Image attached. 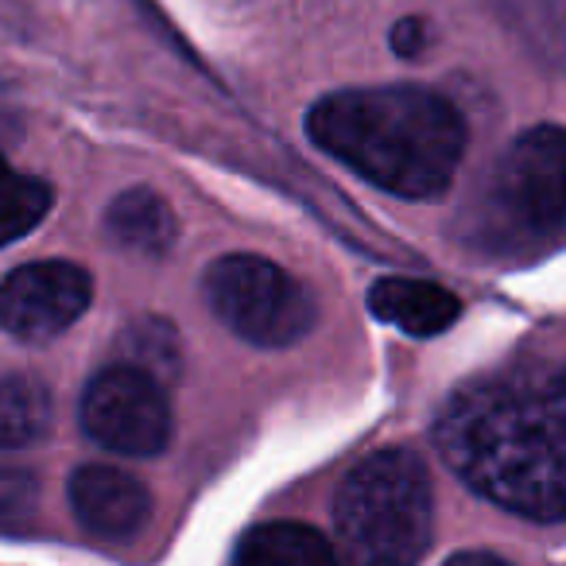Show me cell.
Instances as JSON below:
<instances>
[{"mask_svg": "<svg viewBox=\"0 0 566 566\" xmlns=\"http://www.w3.org/2000/svg\"><path fill=\"white\" fill-rule=\"evenodd\" d=\"M94 300V280L71 260H35L4 280L0 318L20 342H51L71 331Z\"/></svg>", "mask_w": 566, "mask_h": 566, "instance_id": "cell-7", "label": "cell"}, {"mask_svg": "<svg viewBox=\"0 0 566 566\" xmlns=\"http://www.w3.org/2000/svg\"><path fill=\"white\" fill-rule=\"evenodd\" d=\"M442 462L485 501L566 520V396L527 377L462 385L434 419Z\"/></svg>", "mask_w": 566, "mask_h": 566, "instance_id": "cell-1", "label": "cell"}, {"mask_svg": "<svg viewBox=\"0 0 566 566\" xmlns=\"http://www.w3.org/2000/svg\"><path fill=\"white\" fill-rule=\"evenodd\" d=\"M342 551L331 547V539L307 524H260L237 543L233 566H346Z\"/></svg>", "mask_w": 566, "mask_h": 566, "instance_id": "cell-11", "label": "cell"}, {"mask_svg": "<svg viewBox=\"0 0 566 566\" xmlns=\"http://www.w3.org/2000/svg\"><path fill=\"white\" fill-rule=\"evenodd\" d=\"M462 237L489 260H532L566 241V128L535 125L501 151L481 182Z\"/></svg>", "mask_w": 566, "mask_h": 566, "instance_id": "cell-3", "label": "cell"}, {"mask_svg": "<svg viewBox=\"0 0 566 566\" xmlns=\"http://www.w3.org/2000/svg\"><path fill=\"white\" fill-rule=\"evenodd\" d=\"M431 478L411 450H380L357 462L334 501V532L346 566H416L431 543Z\"/></svg>", "mask_w": 566, "mask_h": 566, "instance_id": "cell-4", "label": "cell"}, {"mask_svg": "<svg viewBox=\"0 0 566 566\" xmlns=\"http://www.w3.org/2000/svg\"><path fill=\"white\" fill-rule=\"evenodd\" d=\"M423 48H427V28H423V20H400V24L392 28V51H396V55L416 59Z\"/></svg>", "mask_w": 566, "mask_h": 566, "instance_id": "cell-15", "label": "cell"}, {"mask_svg": "<svg viewBox=\"0 0 566 566\" xmlns=\"http://www.w3.org/2000/svg\"><path fill=\"white\" fill-rule=\"evenodd\" d=\"M51 202H55V190L48 187L35 175H12L9 179V206H4V241H20L28 237L43 218H48Z\"/></svg>", "mask_w": 566, "mask_h": 566, "instance_id": "cell-14", "label": "cell"}, {"mask_svg": "<svg viewBox=\"0 0 566 566\" xmlns=\"http://www.w3.org/2000/svg\"><path fill=\"white\" fill-rule=\"evenodd\" d=\"M71 509L78 524L105 539H128L151 516V496L136 478L113 465H82L71 478Z\"/></svg>", "mask_w": 566, "mask_h": 566, "instance_id": "cell-8", "label": "cell"}, {"mask_svg": "<svg viewBox=\"0 0 566 566\" xmlns=\"http://www.w3.org/2000/svg\"><path fill=\"white\" fill-rule=\"evenodd\" d=\"M369 311L380 323L411 334V338H434L450 331L462 315V303L454 292L431 280H408V275H388L369 287Z\"/></svg>", "mask_w": 566, "mask_h": 566, "instance_id": "cell-9", "label": "cell"}, {"mask_svg": "<svg viewBox=\"0 0 566 566\" xmlns=\"http://www.w3.org/2000/svg\"><path fill=\"white\" fill-rule=\"evenodd\" d=\"M307 133L326 156L396 198H439L465 151V125L423 86L338 90L311 105Z\"/></svg>", "mask_w": 566, "mask_h": 566, "instance_id": "cell-2", "label": "cell"}, {"mask_svg": "<svg viewBox=\"0 0 566 566\" xmlns=\"http://www.w3.org/2000/svg\"><path fill=\"white\" fill-rule=\"evenodd\" d=\"M120 349H125L128 365L151 373L164 385L179 377V334H175V326L167 318H140L136 326H128V334L120 338Z\"/></svg>", "mask_w": 566, "mask_h": 566, "instance_id": "cell-13", "label": "cell"}, {"mask_svg": "<svg viewBox=\"0 0 566 566\" xmlns=\"http://www.w3.org/2000/svg\"><path fill=\"white\" fill-rule=\"evenodd\" d=\"M105 233L117 249L140 252V256H164L175 244V213L164 202V195L148 187H133L117 195L105 210Z\"/></svg>", "mask_w": 566, "mask_h": 566, "instance_id": "cell-10", "label": "cell"}, {"mask_svg": "<svg viewBox=\"0 0 566 566\" xmlns=\"http://www.w3.org/2000/svg\"><path fill=\"white\" fill-rule=\"evenodd\" d=\"M447 566H512V563H504V558L489 555V551H462V555H454Z\"/></svg>", "mask_w": 566, "mask_h": 566, "instance_id": "cell-16", "label": "cell"}, {"mask_svg": "<svg viewBox=\"0 0 566 566\" xmlns=\"http://www.w3.org/2000/svg\"><path fill=\"white\" fill-rule=\"evenodd\" d=\"M51 427V396L35 377H9L0 388V439L4 447L40 442Z\"/></svg>", "mask_w": 566, "mask_h": 566, "instance_id": "cell-12", "label": "cell"}, {"mask_svg": "<svg viewBox=\"0 0 566 566\" xmlns=\"http://www.w3.org/2000/svg\"><path fill=\"white\" fill-rule=\"evenodd\" d=\"M558 388H563V396H566V369H563V377H558Z\"/></svg>", "mask_w": 566, "mask_h": 566, "instance_id": "cell-17", "label": "cell"}, {"mask_svg": "<svg viewBox=\"0 0 566 566\" xmlns=\"http://www.w3.org/2000/svg\"><path fill=\"white\" fill-rule=\"evenodd\" d=\"M82 431L105 450L148 458L171 442V403L164 380L120 361L102 369L82 392Z\"/></svg>", "mask_w": 566, "mask_h": 566, "instance_id": "cell-6", "label": "cell"}, {"mask_svg": "<svg viewBox=\"0 0 566 566\" xmlns=\"http://www.w3.org/2000/svg\"><path fill=\"white\" fill-rule=\"evenodd\" d=\"M202 295L210 311L260 349H280L307 338L318 311L311 292L280 264L249 252H233L206 268Z\"/></svg>", "mask_w": 566, "mask_h": 566, "instance_id": "cell-5", "label": "cell"}]
</instances>
